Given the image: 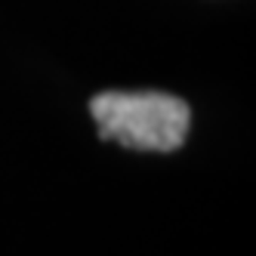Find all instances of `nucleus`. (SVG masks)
<instances>
[{
	"instance_id": "nucleus-1",
	"label": "nucleus",
	"mask_w": 256,
	"mask_h": 256,
	"mask_svg": "<svg viewBox=\"0 0 256 256\" xmlns=\"http://www.w3.org/2000/svg\"><path fill=\"white\" fill-rule=\"evenodd\" d=\"M99 136L136 152H176L188 136L192 112L170 93H99L90 102Z\"/></svg>"
}]
</instances>
